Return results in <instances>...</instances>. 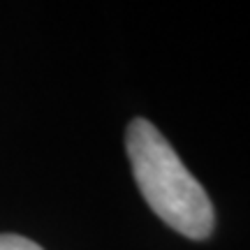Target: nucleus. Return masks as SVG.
Returning a JSON list of instances; mask_svg holds the SVG:
<instances>
[{
	"label": "nucleus",
	"mask_w": 250,
	"mask_h": 250,
	"mask_svg": "<svg viewBox=\"0 0 250 250\" xmlns=\"http://www.w3.org/2000/svg\"><path fill=\"white\" fill-rule=\"evenodd\" d=\"M0 250H42V246L19 234H0Z\"/></svg>",
	"instance_id": "2"
},
{
	"label": "nucleus",
	"mask_w": 250,
	"mask_h": 250,
	"mask_svg": "<svg viewBox=\"0 0 250 250\" xmlns=\"http://www.w3.org/2000/svg\"><path fill=\"white\" fill-rule=\"evenodd\" d=\"M125 146L134 181L153 213L188 239H206L213 232V204L206 190L155 125L134 118L127 125Z\"/></svg>",
	"instance_id": "1"
}]
</instances>
